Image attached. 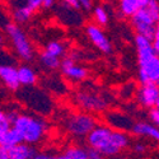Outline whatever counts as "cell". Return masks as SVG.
<instances>
[{
    "instance_id": "cb8c5ba5",
    "label": "cell",
    "mask_w": 159,
    "mask_h": 159,
    "mask_svg": "<svg viewBox=\"0 0 159 159\" xmlns=\"http://www.w3.org/2000/svg\"><path fill=\"white\" fill-rule=\"evenodd\" d=\"M152 43H153L155 52L158 54L159 52V20L155 23V31H154V36L152 38Z\"/></svg>"
},
{
    "instance_id": "9c48e42d",
    "label": "cell",
    "mask_w": 159,
    "mask_h": 159,
    "mask_svg": "<svg viewBox=\"0 0 159 159\" xmlns=\"http://www.w3.org/2000/svg\"><path fill=\"white\" fill-rule=\"evenodd\" d=\"M60 70L62 75L73 82H83L88 78V70L83 66L75 64L74 57H65L60 61Z\"/></svg>"
},
{
    "instance_id": "ac0fdd59",
    "label": "cell",
    "mask_w": 159,
    "mask_h": 159,
    "mask_svg": "<svg viewBox=\"0 0 159 159\" xmlns=\"http://www.w3.org/2000/svg\"><path fill=\"white\" fill-rule=\"evenodd\" d=\"M60 57L55 56L47 52L46 50L41 52V55H39V62L42 64V66H45L46 69L48 70H56L60 68Z\"/></svg>"
},
{
    "instance_id": "52a82bcc",
    "label": "cell",
    "mask_w": 159,
    "mask_h": 159,
    "mask_svg": "<svg viewBox=\"0 0 159 159\" xmlns=\"http://www.w3.org/2000/svg\"><path fill=\"white\" fill-rule=\"evenodd\" d=\"M138 78L140 84L155 83L159 84V56L158 54L149 60L139 64Z\"/></svg>"
},
{
    "instance_id": "4fadbf2b",
    "label": "cell",
    "mask_w": 159,
    "mask_h": 159,
    "mask_svg": "<svg viewBox=\"0 0 159 159\" xmlns=\"http://www.w3.org/2000/svg\"><path fill=\"white\" fill-rule=\"evenodd\" d=\"M8 152L9 159H36V155L38 154L33 144H28L24 141L9 148Z\"/></svg>"
},
{
    "instance_id": "603a6c76",
    "label": "cell",
    "mask_w": 159,
    "mask_h": 159,
    "mask_svg": "<svg viewBox=\"0 0 159 159\" xmlns=\"http://www.w3.org/2000/svg\"><path fill=\"white\" fill-rule=\"evenodd\" d=\"M9 127H11V121L7 112L0 111V134L7 131Z\"/></svg>"
},
{
    "instance_id": "f1b7e54d",
    "label": "cell",
    "mask_w": 159,
    "mask_h": 159,
    "mask_svg": "<svg viewBox=\"0 0 159 159\" xmlns=\"http://www.w3.org/2000/svg\"><path fill=\"white\" fill-rule=\"evenodd\" d=\"M61 2L64 4H66L68 7L73 8V9H79V8H80V5H79V3H78V0H61Z\"/></svg>"
},
{
    "instance_id": "5bb4252c",
    "label": "cell",
    "mask_w": 159,
    "mask_h": 159,
    "mask_svg": "<svg viewBox=\"0 0 159 159\" xmlns=\"http://www.w3.org/2000/svg\"><path fill=\"white\" fill-rule=\"evenodd\" d=\"M132 134H135L138 136H144V138H150L154 141L159 143V127L155 126L154 124H149V122H134L131 127Z\"/></svg>"
},
{
    "instance_id": "2e32d148",
    "label": "cell",
    "mask_w": 159,
    "mask_h": 159,
    "mask_svg": "<svg viewBox=\"0 0 159 159\" xmlns=\"http://www.w3.org/2000/svg\"><path fill=\"white\" fill-rule=\"evenodd\" d=\"M19 143H23V139H22L19 132L13 126L0 134V145H3V147H5L7 149L14 147V145H17Z\"/></svg>"
},
{
    "instance_id": "5b68a950",
    "label": "cell",
    "mask_w": 159,
    "mask_h": 159,
    "mask_svg": "<svg viewBox=\"0 0 159 159\" xmlns=\"http://www.w3.org/2000/svg\"><path fill=\"white\" fill-rule=\"evenodd\" d=\"M131 25L135 30L138 34L145 36L149 39L153 38L154 31H155V23L158 22L147 8H140L138 9L131 17Z\"/></svg>"
},
{
    "instance_id": "ffe728a7",
    "label": "cell",
    "mask_w": 159,
    "mask_h": 159,
    "mask_svg": "<svg viewBox=\"0 0 159 159\" xmlns=\"http://www.w3.org/2000/svg\"><path fill=\"white\" fill-rule=\"evenodd\" d=\"M60 159H88L87 149L80 147H69L65 152L59 155Z\"/></svg>"
},
{
    "instance_id": "d6986e66",
    "label": "cell",
    "mask_w": 159,
    "mask_h": 159,
    "mask_svg": "<svg viewBox=\"0 0 159 159\" xmlns=\"http://www.w3.org/2000/svg\"><path fill=\"white\" fill-rule=\"evenodd\" d=\"M32 14H33V11L30 8H27L25 5H22L13 10V19H14V23L17 24H23V23H27L31 19Z\"/></svg>"
},
{
    "instance_id": "d6a6232c",
    "label": "cell",
    "mask_w": 159,
    "mask_h": 159,
    "mask_svg": "<svg viewBox=\"0 0 159 159\" xmlns=\"http://www.w3.org/2000/svg\"><path fill=\"white\" fill-rule=\"evenodd\" d=\"M158 56H159V52H158Z\"/></svg>"
},
{
    "instance_id": "9a60e30c",
    "label": "cell",
    "mask_w": 159,
    "mask_h": 159,
    "mask_svg": "<svg viewBox=\"0 0 159 159\" xmlns=\"http://www.w3.org/2000/svg\"><path fill=\"white\" fill-rule=\"evenodd\" d=\"M18 79L20 85L24 87H33L38 82L37 73L27 65H22L20 68H18Z\"/></svg>"
},
{
    "instance_id": "d4e9b609",
    "label": "cell",
    "mask_w": 159,
    "mask_h": 159,
    "mask_svg": "<svg viewBox=\"0 0 159 159\" xmlns=\"http://www.w3.org/2000/svg\"><path fill=\"white\" fill-rule=\"evenodd\" d=\"M27 8H30L33 13L37 11L38 9H41L42 8V3H41V0H25V4H24Z\"/></svg>"
},
{
    "instance_id": "7a4b0ae2",
    "label": "cell",
    "mask_w": 159,
    "mask_h": 159,
    "mask_svg": "<svg viewBox=\"0 0 159 159\" xmlns=\"http://www.w3.org/2000/svg\"><path fill=\"white\" fill-rule=\"evenodd\" d=\"M11 126L20 134L24 143L33 145L43 139L47 130L45 120L30 115H17L11 122Z\"/></svg>"
},
{
    "instance_id": "3957f363",
    "label": "cell",
    "mask_w": 159,
    "mask_h": 159,
    "mask_svg": "<svg viewBox=\"0 0 159 159\" xmlns=\"http://www.w3.org/2000/svg\"><path fill=\"white\" fill-rule=\"evenodd\" d=\"M5 31L18 56L24 61H31L33 59V47L20 25L17 23H10L7 25Z\"/></svg>"
},
{
    "instance_id": "83f0119b",
    "label": "cell",
    "mask_w": 159,
    "mask_h": 159,
    "mask_svg": "<svg viewBox=\"0 0 159 159\" xmlns=\"http://www.w3.org/2000/svg\"><path fill=\"white\" fill-rule=\"evenodd\" d=\"M79 5H80V8H83L84 10H90L92 9V0H78Z\"/></svg>"
},
{
    "instance_id": "ba28073f",
    "label": "cell",
    "mask_w": 159,
    "mask_h": 159,
    "mask_svg": "<svg viewBox=\"0 0 159 159\" xmlns=\"http://www.w3.org/2000/svg\"><path fill=\"white\" fill-rule=\"evenodd\" d=\"M87 36L90 39V42L93 43L102 54L108 55L112 52V45L110 42L108 37L104 34V32L102 31L101 25L98 24H88L85 28Z\"/></svg>"
},
{
    "instance_id": "f546056e",
    "label": "cell",
    "mask_w": 159,
    "mask_h": 159,
    "mask_svg": "<svg viewBox=\"0 0 159 159\" xmlns=\"http://www.w3.org/2000/svg\"><path fill=\"white\" fill-rule=\"evenodd\" d=\"M0 159H9V152L3 145H0Z\"/></svg>"
},
{
    "instance_id": "484cf974",
    "label": "cell",
    "mask_w": 159,
    "mask_h": 159,
    "mask_svg": "<svg viewBox=\"0 0 159 159\" xmlns=\"http://www.w3.org/2000/svg\"><path fill=\"white\" fill-rule=\"evenodd\" d=\"M149 118H150V121L159 127V110L155 108V107H152L150 108V112H149Z\"/></svg>"
},
{
    "instance_id": "277c9868",
    "label": "cell",
    "mask_w": 159,
    "mask_h": 159,
    "mask_svg": "<svg viewBox=\"0 0 159 159\" xmlns=\"http://www.w3.org/2000/svg\"><path fill=\"white\" fill-rule=\"evenodd\" d=\"M97 126V120L90 113H74L65 121V129L75 138H87V135Z\"/></svg>"
},
{
    "instance_id": "4316f807",
    "label": "cell",
    "mask_w": 159,
    "mask_h": 159,
    "mask_svg": "<svg viewBox=\"0 0 159 159\" xmlns=\"http://www.w3.org/2000/svg\"><path fill=\"white\" fill-rule=\"evenodd\" d=\"M87 155H88V159H99V158H102V154L97 149L92 148V147L87 148Z\"/></svg>"
},
{
    "instance_id": "7c38bea8",
    "label": "cell",
    "mask_w": 159,
    "mask_h": 159,
    "mask_svg": "<svg viewBox=\"0 0 159 159\" xmlns=\"http://www.w3.org/2000/svg\"><path fill=\"white\" fill-rule=\"evenodd\" d=\"M0 79L5 87L13 92L19 89L20 83L18 79V69L11 65H0Z\"/></svg>"
},
{
    "instance_id": "e0dca14e",
    "label": "cell",
    "mask_w": 159,
    "mask_h": 159,
    "mask_svg": "<svg viewBox=\"0 0 159 159\" xmlns=\"http://www.w3.org/2000/svg\"><path fill=\"white\" fill-rule=\"evenodd\" d=\"M148 3L149 0H120V10L122 16L131 17L138 9L144 8Z\"/></svg>"
},
{
    "instance_id": "8992f818",
    "label": "cell",
    "mask_w": 159,
    "mask_h": 159,
    "mask_svg": "<svg viewBox=\"0 0 159 159\" xmlns=\"http://www.w3.org/2000/svg\"><path fill=\"white\" fill-rule=\"evenodd\" d=\"M76 104L88 112H103L108 107V101L102 94L92 90H80L75 96Z\"/></svg>"
},
{
    "instance_id": "836d02e7",
    "label": "cell",
    "mask_w": 159,
    "mask_h": 159,
    "mask_svg": "<svg viewBox=\"0 0 159 159\" xmlns=\"http://www.w3.org/2000/svg\"><path fill=\"white\" fill-rule=\"evenodd\" d=\"M158 85H159V84H158Z\"/></svg>"
},
{
    "instance_id": "7402d4cb",
    "label": "cell",
    "mask_w": 159,
    "mask_h": 159,
    "mask_svg": "<svg viewBox=\"0 0 159 159\" xmlns=\"http://www.w3.org/2000/svg\"><path fill=\"white\" fill-rule=\"evenodd\" d=\"M93 18L98 25H107L108 24V13L102 7H96L93 9Z\"/></svg>"
},
{
    "instance_id": "44dd1931",
    "label": "cell",
    "mask_w": 159,
    "mask_h": 159,
    "mask_svg": "<svg viewBox=\"0 0 159 159\" xmlns=\"http://www.w3.org/2000/svg\"><path fill=\"white\" fill-rule=\"evenodd\" d=\"M45 50L47 52H50V54L57 56V57H61V56H64L66 54V47L60 41H51V42H48L46 45Z\"/></svg>"
},
{
    "instance_id": "30bf717a",
    "label": "cell",
    "mask_w": 159,
    "mask_h": 159,
    "mask_svg": "<svg viewBox=\"0 0 159 159\" xmlns=\"http://www.w3.org/2000/svg\"><path fill=\"white\" fill-rule=\"evenodd\" d=\"M159 97V85L155 83H145L141 84L138 93L136 98L138 102L140 103L141 107L144 108H152Z\"/></svg>"
},
{
    "instance_id": "8fae6325",
    "label": "cell",
    "mask_w": 159,
    "mask_h": 159,
    "mask_svg": "<svg viewBox=\"0 0 159 159\" xmlns=\"http://www.w3.org/2000/svg\"><path fill=\"white\" fill-rule=\"evenodd\" d=\"M134 41H135V47H136V51H138V61H139V64L147 61L150 57L157 55V52H155V50L153 47V43H152V39H149L148 37L136 33Z\"/></svg>"
},
{
    "instance_id": "1f68e13d",
    "label": "cell",
    "mask_w": 159,
    "mask_h": 159,
    "mask_svg": "<svg viewBox=\"0 0 159 159\" xmlns=\"http://www.w3.org/2000/svg\"><path fill=\"white\" fill-rule=\"evenodd\" d=\"M43 8H51L54 7V0H41Z\"/></svg>"
},
{
    "instance_id": "6da1fadb",
    "label": "cell",
    "mask_w": 159,
    "mask_h": 159,
    "mask_svg": "<svg viewBox=\"0 0 159 159\" xmlns=\"http://www.w3.org/2000/svg\"><path fill=\"white\" fill-rule=\"evenodd\" d=\"M87 143L88 147L97 149L102 157H113L129 147L130 136L122 130L97 125L87 135Z\"/></svg>"
},
{
    "instance_id": "4dcf8cb0",
    "label": "cell",
    "mask_w": 159,
    "mask_h": 159,
    "mask_svg": "<svg viewBox=\"0 0 159 159\" xmlns=\"http://www.w3.org/2000/svg\"><path fill=\"white\" fill-rule=\"evenodd\" d=\"M134 150L136 153H139V154H143V153H145V150H147V147L143 145V144H140V143H138V144L134 145Z\"/></svg>"
}]
</instances>
